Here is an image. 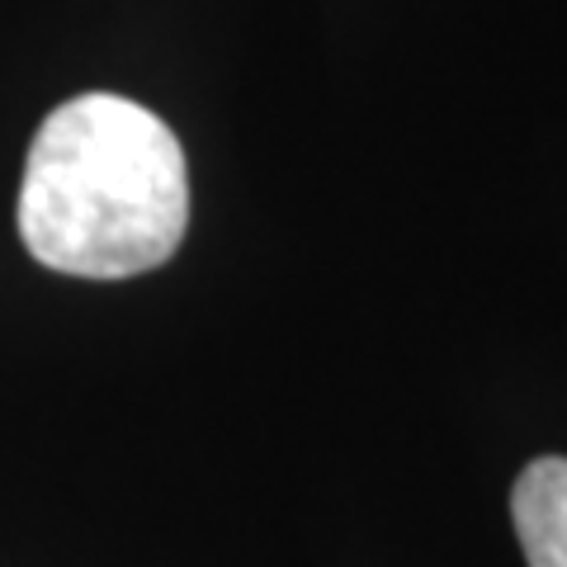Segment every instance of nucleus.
Listing matches in <instances>:
<instances>
[{
	"mask_svg": "<svg viewBox=\"0 0 567 567\" xmlns=\"http://www.w3.org/2000/svg\"><path fill=\"white\" fill-rule=\"evenodd\" d=\"M185 227V152L152 110L123 95H76L33 133L20 237L48 270L128 279L166 265Z\"/></svg>",
	"mask_w": 567,
	"mask_h": 567,
	"instance_id": "1",
	"label": "nucleus"
},
{
	"mask_svg": "<svg viewBox=\"0 0 567 567\" xmlns=\"http://www.w3.org/2000/svg\"><path fill=\"white\" fill-rule=\"evenodd\" d=\"M511 520L529 567H567V458H535L511 487Z\"/></svg>",
	"mask_w": 567,
	"mask_h": 567,
	"instance_id": "2",
	"label": "nucleus"
}]
</instances>
